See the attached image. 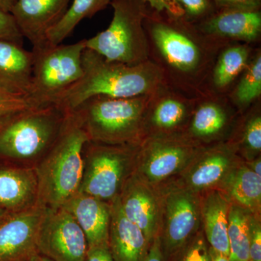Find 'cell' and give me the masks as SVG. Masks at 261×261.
Segmentation results:
<instances>
[{
    "instance_id": "cell-1",
    "label": "cell",
    "mask_w": 261,
    "mask_h": 261,
    "mask_svg": "<svg viewBox=\"0 0 261 261\" xmlns=\"http://www.w3.org/2000/svg\"><path fill=\"white\" fill-rule=\"evenodd\" d=\"M144 28L149 60L161 70L165 83L189 97L203 96L207 75L227 43L207 37L183 17L159 13L149 7Z\"/></svg>"
},
{
    "instance_id": "cell-2",
    "label": "cell",
    "mask_w": 261,
    "mask_h": 261,
    "mask_svg": "<svg viewBox=\"0 0 261 261\" xmlns=\"http://www.w3.org/2000/svg\"><path fill=\"white\" fill-rule=\"evenodd\" d=\"M83 75L58 98L56 106L72 112L89 98H129L150 94L164 83L162 72L151 61L128 65L108 61L93 50L82 55Z\"/></svg>"
},
{
    "instance_id": "cell-3",
    "label": "cell",
    "mask_w": 261,
    "mask_h": 261,
    "mask_svg": "<svg viewBox=\"0 0 261 261\" xmlns=\"http://www.w3.org/2000/svg\"><path fill=\"white\" fill-rule=\"evenodd\" d=\"M88 142L78 113L68 112L56 142L34 166L38 203L47 208H60L80 192L84 173V149Z\"/></svg>"
},
{
    "instance_id": "cell-4",
    "label": "cell",
    "mask_w": 261,
    "mask_h": 261,
    "mask_svg": "<svg viewBox=\"0 0 261 261\" xmlns=\"http://www.w3.org/2000/svg\"><path fill=\"white\" fill-rule=\"evenodd\" d=\"M68 113L56 105L32 106L0 120V159L34 167L56 142Z\"/></svg>"
},
{
    "instance_id": "cell-5",
    "label": "cell",
    "mask_w": 261,
    "mask_h": 261,
    "mask_svg": "<svg viewBox=\"0 0 261 261\" xmlns=\"http://www.w3.org/2000/svg\"><path fill=\"white\" fill-rule=\"evenodd\" d=\"M149 96H95L74 111L80 116L90 142L108 145L140 144L143 140L142 124Z\"/></svg>"
},
{
    "instance_id": "cell-6",
    "label": "cell",
    "mask_w": 261,
    "mask_h": 261,
    "mask_svg": "<svg viewBox=\"0 0 261 261\" xmlns=\"http://www.w3.org/2000/svg\"><path fill=\"white\" fill-rule=\"evenodd\" d=\"M113 16L109 27L86 39V48L108 61L128 65L149 61L144 20L149 6L145 0H112Z\"/></svg>"
},
{
    "instance_id": "cell-7",
    "label": "cell",
    "mask_w": 261,
    "mask_h": 261,
    "mask_svg": "<svg viewBox=\"0 0 261 261\" xmlns=\"http://www.w3.org/2000/svg\"><path fill=\"white\" fill-rule=\"evenodd\" d=\"M86 39L70 44H46L33 49L32 87L28 97L33 106L55 105L58 98L83 75L82 55Z\"/></svg>"
},
{
    "instance_id": "cell-8",
    "label": "cell",
    "mask_w": 261,
    "mask_h": 261,
    "mask_svg": "<svg viewBox=\"0 0 261 261\" xmlns=\"http://www.w3.org/2000/svg\"><path fill=\"white\" fill-rule=\"evenodd\" d=\"M140 145L87 142L84 149L83 178L79 192L112 202L135 171Z\"/></svg>"
},
{
    "instance_id": "cell-9",
    "label": "cell",
    "mask_w": 261,
    "mask_h": 261,
    "mask_svg": "<svg viewBox=\"0 0 261 261\" xmlns=\"http://www.w3.org/2000/svg\"><path fill=\"white\" fill-rule=\"evenodd\" d=\"M202 147L181 134L146 137L139 147L134 173L161 186L179 174Z\"/></svg>"
},
{
    "instance_id": "cell-10",
    "label": "cell",
    "mask_w": 261,
    "mask_h": 261,
    "mask_svg": "<svg viewBox=\"0 0 261 261\" xmlns=\"http://www.w3.org/2000/svg\"><path fill=\"white\" fill-rule=\"evenodd\" d=\"M159 188L162 219L159 236L167 261L202 228L200 195L171 182Z\"/></svg>"
},
{
    "instance_id": "cell-11",
    "label": "cell",
    "mask_w": 261,
    "mask_h": 261,
    "mask_svg": "<svg viewBox=\"0 0 261 261\" xmlns=\"http://www.w3.org/2000/svg\"><path fill=\"white\" fill-rule=\"evenodd\" d=\"M243 161L228 141L202 146L187 167L168 182L200 195L222 190L228 177Z\"/></svg>"
},
{
    "instance_id": "cell-12",
    "label": "cell",
    "mask_w": 261,
    "mask_h": 261,
    "mask_svg": "<svg viewBox=\"0 0 261 261\" xmlns=\"http://www.w3.org/2000/svg\"><path fill=\"white\" fill-rule=\"evenodd\" d=\"M39 253L53 261H85L88 244L73 216L64 207H46L38 233Z\"/></svg>"
},
{
    "instance_id": "cell-13",
    "label": "cell",
    "mask_w": 261,
    "mask_h": 261,
    "mask_svg": "<svg viewBox=\"0 0 261 261\" xmlns=\"http://www.w3.org/2000/svg\"><path fill=\"white\" fill-rule=\"evenodd\" d=\"M198 97H191L167 84L149 94L144 113L142 137L179 135L185 129Z\"/></svg>"
},
{
    "instance_id": "cell-14",
    "label": "cell",
    "mask_w": 261,
    "mask_h": 261,
    "mask_svg": "<svg viewBox=\"0 0 261 261\" xmlns=\"http://www.w3.org/2000/svg\"><path fill=\"white\" fill-rule=\"evenodd\" d=\"M240 116L227 97L205 94L197 98L181 135L199 146L224 142L229 138Z\"/></svg>"
},
{
    "instance_id": "cell-15",
    "label": "cell",
    "mask_w": 261,
    "mask_h": 261,
    "mask_svg": "<svg viewBox=\"0 0 261 261\" xmlns=\"http://www.w3.org/2000/svg\"><path fill=\"white\" fill-rule=\"evenodd\" d=\"M45 210L38 203L0 221V261H29L39 253L38 233Z\"/></svg>"
},
{
    "instance_id": "cell-16",
    "label": "cell",
    "mask_w": 261,
    "mask_h": 261,
    "mask_svg": "<svg viewBox=\"0 0 261 261\" xmlns=\"http://www.w3.org/2000/svg\"><path fill=\"white\" fill-rule=\"evenodd\" d=\"M123 214L137 225L149 244L159 236L162 219V197L159 187L137 174L128 178L118 197Z\"/></svg>"
},
{
    "instance_id": "cell-17",
    "label": "cell",
    "mask_w": 261,
    "mask_h": 261,
    "mask_svg": "<svg viewBox=\"0 0 261 261\" xmlns=\"http://www.w3.org/2000/svg\"><path fill=\"white\" fill-rule=\"evenodd\" d=\"M72 0H16L10 10L33 49L47 44V33L61 21Z\"/></svg>"
},
{
    "instance_id": "cell-18",
    "label": "cell",
    "mask_w": 261,
    "mask_h": 261,
    "mask_svg": "<svg viewBox=\"0 0 261 261\" xmlns=\"http://www.w3.org/2000/svg\"><path fill=\"white\" fill-rule=\"evenodd\" d=\"M207 37L220 42L257 45L260 42V10L216 9L195 24Z\"/></svg>"
},
{
    "instance_id": "cell-19",
    "label": "cell",
    "mask_w": 261,
    "mask_h": 261,
    "mask_svg": "<svg viewBox=\"0 0 261 261\" xmlns=\"http://www.w3.org/2000/svg\"><path fill=\"white\" fill-rule=\"evenodd\" d=\"M258 47L230 43L221 49L204 86V95L226 97L243 74Z\"/></svg>"
},
{
    "instance_id": "cell-20",
    "label": "cell",
    "mask_w": 261,
    "mask_h": 261,
    "mask_svg": "<svg viewBox=\"0 0 261 261\" xmlns=\"http://www.w3.org/2000/svg\"><path fill=\"white\" fill-rule=\"evenodd\" d=\"M80 225L88 247H108L111 202L78 192L63 206Z\"/></svg>"
},
{
    "instance_id": "cell-21",
    "label": "cell",
    "mask_w": 261,
    "mask_h": 261,
    "mask_svg": "<svg viewBox=\"0 0 261 261\" xmlns=\"http://www.w3.org/2000/svg\"><path fill=\"white\" fill-rule=\"evenodd\" d=\"M38 181L33 166H0V208L20 212L38 204Z\"/></svg>"
},
{
    "instance_id": "cell-22",
    "label": "cell",
    "mask_w": 261,
    "mask_h": 261,
    "mask_svg": "<svg viewBox=\"0 0 261 261\" xmlns=\"http://www.w3.org/2000/svg\"><path fill=\"white\" fill-rule=\"evenodd\" d=\"M149 246L142 230L123 214L117 197L111 202L108 240L113 261H144Z\"/></svg>"
},
{
    "instance_id": "cell-23",
    "label": "cell",
    "mask_w": 261,
    "mask_h": 261,
    "mask_svg": "<svg viewBox=\"0 0 261 261\" xmlns=\"http://www.w3.org/2000/svg\"><path fill=\"white\" fill-rule=\"evenodd\" d=\"M34 53L23 44L0 40V88L28 99L32 87Z\"/></svg>"
},
{
    "instance_id": "cell-24",
    "label": "cell",
    "mask_w": 261,
    "mask_h": 261,
    "mask_svg": "<svg viewBox=\"0 0 261 261\" xmlns=\"http://www.w3.org/2000/svg\"><path fill=\"white\" fill-rule=\"evenodd\" d=\"M201 226L211 248L229 256L228 214L231 201L224 192L210 190L200 194Z\"/></svg>"
},
{
    "instance_id": "cell-25",
    "label": "cell",
    "mask_w": 261,
    "mask_h": 261,
    "mask_svg": "<svg viewBox=\"0 0 261 261\" xmlns=\"http://www.w3.org/2000/svg\"><path fill=\"white\" fill-rule=\"evenodd\" d=\"M221 191L231 203L260 214L261 176L253 172L244 160L228 177Z\"/></svg>"
},
{
    "instance_id": "cell-26",
    "label": "cell",
    "mask_w": 261,
    "mask_h": 261,
    "mask_svg": "<svg viewBox=\"0 0 261 261\" xmlns=\"http://www.w3.org/2000/svg\"><path fill=\"white\" fill-rule=\"evenodd\" d=\"M260 100L240 115L227 140L245 161H250L260 156Z\"/></svg>"
},
{
    "instance_id": "cell-27",
    "label": "cell",
    "mask_w": 261,
    "mask_h": 261,
    "mask_svg": "<svg viewBox=\"0 0 261 261\" xmlns=\"http://www.w3.org/2000/svg\"><path fill=\"white\" fill-rule=\"evenodd\" d=\"M228 100L240 115L260 100L261 49H255L246 69L228 94Z\"/></svg>"
},
{
    "instance_id": "cell-28",
    "label": "cell",
    "mask_w": 261,
    "mask_h": 261,
    "mask_svg": "<svg viewBox=\"0 0 261 261\" xmlns=\"http://www.w3.org/2000/svg\"><path fill=\"white\" fill-rule=\"evenodd\" d=\"M111 2L112 0H72L69 8L61 21L47 33V44L49 45L62 44L82 20L92 18L111 4Z\"/></svg>"
},
{
    "instance_id": "cell-29",
    "label": "cell",
    "mask_w": 261,
    "mask_h": 261,
    "mask_svg": "<svg viewBox=\"0 0 261 261\" xmlns=\"http://www.w3.org/2000/svg\"><path fill=\"white\" fill-rule=\"evenodd\" d=\"M251 211L231 204L228 214L229 261H250L249 231Z\"/></svg>"
},
{
    "instance_id": "cell-30",
    "label": "cell",
    "mask_w": 261,
    "mask_h": 261,
    "mask_svg": "<svg viewBox=\"0 0 261 261\" xmlns=\"http://www.w3.org/2000/svg\"><path fill=\"white\" fill-rule=\"evenodd\" d=\"M211 247L201 228L167 261H211Z\"/></svg>"
},
{
    "instance_id": "cell-31",
    "label": "cell",
    "mask_w": 261,
    "mask_h": 261,
    "mask_svg": "<svg viewBox=\"0 0 261 261\" xmlns=\"http://www.w3.org/2000/svg\"><path fill=\"white\" fill-rule=\"evenodd\" d=\"M184 11L183 18L197 24L210 17L216 10L213 0H176Z\"/></svg>"
},
{
    "instance_id": "cell-32",
    "label": "cell",
    "mask_w": 261,
    "mask_h": 261,
    "mask_svg": "<svg viewBox=\"0 0 261 261\" xmlns=\"http://www.w3.org/2000/svg\"><path fill=\"white\" fill-rule=\"evenodd\" d=\"M32 106L27 97L14 95L0 88V120Z\"/></svg>"
},
{
    "instance_id": "cell-33",
    "label": "cell",
    "mask_w": 261,
    "mask_h": 261,
    "mask_svg": "<svg viewBox=\"0 0 261 261\" xmlns=\"http://www.w3.org/2000/svg\"><path fill=\"white\" fill-rule=\"evenodd\" d=\"M23 39L13 15L0 8V40L12 41L23 44Z\"/></svg>"
},
{
    "instance_id": "cell-34",
    "label": "cell",
    "mask_w": 261,
    "mask_h": 261,
    "mask_svg": "<svg viewBox=\"0 0 261 261\" xmlns=\"http://www.w3.org/2000/svg\"><path fill=\"white\" fill-rule=\"evenodd\" d=\"M250 261H261L260 214L252 213L249 231Z\"/></svg>"
},
{
    "instance_id": "cell-35",
    "label": "cell",
    "mask_w": 261,
    "mask_h": 261,
    "mask_svg": "<svg viewBox=\"0 0 261 261\" xmlns=\"http://www.w3.org/2000/svg\"><path fill=\"white\" fill-rule=\"evenodd\" d=\"M149 8L159 12L166 13L171 16L181 18L184 16V11L176 0H145Z\"/></svg>"
},
{
    "instance_id": "cell-36",
    "label": "cell",
    "mask_w": 261,
    "mask_h": 261,
    "mask_svg": "<svg viewBox=\"0 0 261 261\" xmlns=\"http://www.w3.org/2000/svg\"><path fill=\"white\" fill-rule=\"evenodd\" d=\"M216 9L260 10L261 0H213Z\"/></svg>"
},
{
    "instance_id": "cell-37",
    "label": "cell",
    "mask_w": 261,
    "mask_h": 261,
    "mask_svg": "<svg viewBox=\"0 0 261 261\" xmlns=\"http://www.w3.org/2000/svg\"><path fill=\"white\" fill-rule=\"evenodd\" d=\"M85 261H113L108 247H88Z\"/></svg>"
},
{
    "instance_id": "cell-38",
    "label": "cell",
    "mask_w": 261,
    "mask_h": 261,
    "mask_svg": "<svg viewBox=\"0 0 261 261\" xmlns=\"http://www.w3.org/2000/svg\"><path fill=\"white\" fill-rule=\"evenodd\" d=\"M144 261H166L159 236L156 237L150 244L147 256Z\"/></svg>"
},
{
    "instance_id": "cell-39",
    "label": "cell",
    "mask_w": 261,
    "mask_h": 261,
    "mask_svg": "<svg viewBox=\"0 0 261 261\" xmlns=\"http://www.w3.org/2000/svg\"><path fill=\"white\" fill-rule=\"evenodd\" d=\"M249 168L252 170L253 172L256 173L258 176H261V158L260 156L256 159L252 160L250 161H245Z\"/></svg>"
},
{
    "instance_id": "cell-40",
    "label": "cell",
    "mask_w": 261,
    "mask_h": 261,
    "mask_svg": "<svg viewBox=\"0 0 261 261\" xmlns=\"http://www.w3.org/2000/svg\"><path fill=\"white\" fill-rule=\"evenodd\" d=\"M211 261H229L228 257L224 254L216 251L214 249H210Z\"/></svg>"
},
{
    "instance_id": "cell-41",
    "label": "cell",
    "mask_w": 261,
    "mask_h": 261,
    "mask_svg": "<svg viewBox=\"0 0 261 261\" xmlns=\"http://www.w3.org/2000/svg\"><path fill=\"white\" fill-rule=\"evenodd\" d=\"M15 1L16 0H0V8L10 13Z\"/></svg>"
},
{
    "instance_id": "cell-42",
    "label": "cell",
    "mask_w": 261,
    "mask_h": 261,
    "mask_svg": "<svg viewBox=\"0 0 261 261\" xmlns=\"http://www.w3.org/2000/svg\"><path fill=\"white\" fill-rule=\"evenodd\" d=\"M29 261H53L50 258L43 255L42 254L38 253L37 255H34L32 259H30Z\"/></svg>"
},
{
    "instance_id": "cell-43",
    "label": "cell",
    "mask_w": 261,
    "mask_h": 261,
    "mask_svg": "<svg viewBox=\"0 0 261 261\" xmlns=\"http://www.w3.org/2000/svg\"><path fill=\"white\" fill-rule=\"evenodd\" d=\"M10 213L7 212L6 211L3 210V209L0 208V221L3 219V218L5 217Z\"/></svg>"
}]
</instances>
